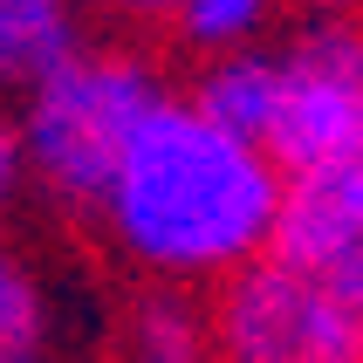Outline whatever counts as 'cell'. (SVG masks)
I'll return each mask as SVG.
<instances>
[{"instance_id":"1","label":"cell","mask_w":363,"mask_h":363,"mask_svg":"<svg viewBox=\"0 0 363 363\" xmlns=\"http://www.w3.org/2000/svg\"><path fill=\"white\" fill-rule=\"evenodd\" d=\"M288 179L261 144L206 117L179 82L138 123L82 220L138 288L213 295L274 247Z\"/></svg>"},{"instance_id":"2","label":"cell","mask_w":363,"mask_h":363,"mask_svg":"<svg viewBox=\"0 0 363 363\" xmlns=\"http://www.w3.org/2000/svg\"><path fill=\"white\" fill-rule=\"evenodd\" d=\"M185 96L247 144H261L281 179L363 164V14H302L254 48L192 69Z\"/></svg>"},{"instance_id":"3","label":"cell","mask_w":363,"mask_h":363,"mask_svg":"<svg viewBox=\"0 0 363 363\" xmlns=\"http://www.w3.org/2000/svg\"><path fill=\"white\" fill-rule=\"evenodd\" d=\"M164 89H172L164 69L130 35H96L89 48H76L7 110L21 185L55 213H89L110 164L123 158V144L138 138V123L158 110Z\"/></svg>"},{"instance_id":"4","label":"cell","mask_w":363,"mask_h":363,"mask_svg":"<svg viewBox=\"0 0 363 363\" xmlns=\"http://www.w3.org/2000/svg\"><path fill=\"white\" fill-rule=\"evenodd\" d=\"M213 363H363V295L267 247L206 295Z\"/></svg>"},{"instance_id":"5","label":"cell","mask_w":363,"mask_h":363,"mask_svg":"<svg viewBox=\"0 0 363 363\" xmlns=\"http://www.w3.org/2000/svg\"><path fill=\"white\" fill-rule=\"evenodd\" d=\"M89 41H96L89 0H0V110H14Z\"/></svg>"},{"instance_id":"6","label":"cell","mask_w":363,"mask_h":363,"mask_svg":"<svg viewBox=\"0 0 363 363\" xmlns=\"http://www.w3.org/2000/svg\"><path fill=\"white\" fill-rule=\"evenodd\" d=\"M103 363H213L206 295H185V288H130V302L103 329Z\"/></svg>"},{"instance_id":"7","label":"cell","mask_w":363,"mask_h":363,"mask_svg":"<svg viewBox=\"0 0 363 363\" xmlns=\"http://www.w3.org/2000/svg\"><path fill=\"white\" fill-rule=\"evenodd\" d=\"M62 343V302L48 267L0 226V363H48Z\"/></svg>"},{"instance_id":"8","label":"cell","mask_w":363,"mask_h":363,"mask_svg":"<svg viewBox=\"0 0 363 363\" xmlns=\"http://www.w3.org/2000/svg\"><path fill=\"white\" fill-rule=\"evenodd\" d=\"M288 0H179L172 14V48H185L192 62H213V55H233V48H254V41L274 35Z\"/></svg>"},{"instance_id":"9","label":"cell","mask_w":363,"mask_h":363,"mask_svg":"<svg viewBox=\"0 0 363 363\" xmlns=\"http://www.w3.org/2000/svg\"><path fill=\"white\" fill-rule=\"evenodd\" d=\"M89 7H96V21H110L123 35H164L179 14V0H89Z\"/></svg>"},{"instance_id":"10","label":"cell","mask_w":363,"mask_h":363,"mask_svg":"<svg viewBox=\"0 0 363 363\" xmlns=\"http://www.w3.org/2000/svg\"><path fill=\"white\" fill-rule=\"evenodd\" d=\"M28 192L21 185V151H14V123H7V110H0V220L14 213V199Z\"/></svg>"},{"instance_id":"11","label":"cell","mask_w":363,"mask_h":363,"mask_svg":"<svg viewBox=\"0 0 363 363\" xmlns=\"http://www.w3.org/2000/svg\"><path fill=\"white\" fill-rule=\"evenodd\" d=\"M302 14H363V0H295Z\"/></svg>"}]
</instances>
